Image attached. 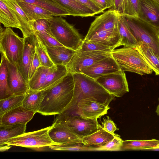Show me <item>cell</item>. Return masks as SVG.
I'll return each mask as SVG.
<instances>
[{"label": "cell", "instance_id": "obj_13", "mask_svg": "<svg viewBox=\"0 0 159 159\" xmlns=\"http://www.w3.org/2000/svg\"><path fill=\"white\" fill-rule=\"evenodd\" d=\"M121 70L116 61L111 56L95 63L85 69L82 73L96 80L104 75Z\"/></svg>", "mask_w": 159, "mask_h": 159}, {"label": "cell", "instance_id": "obj_22", "mask_svg": "<svg viewBox=\"0 0 159 159\" xmlns=\"http://www.w3.org/2000/svg\"><path fill=\"white\" fill-rule=\"evenodd\" d=\"M16 0L33 24L34 21L38 20L49 18L55 16L51 12L38 6L19 0Z\"/></svg>", "mask_w": 159, "mask_h": 159}, {"label": "cell", "instance_id": "obj_4", "mask_svg": "<svg viewBox=\"0 0 159 159\" xmlns=\"http://www.w3.org/2000/svg\"><path fill=\"white\" fill-rule=\"evenodd\" d=\"M54 38L64 46L77 51L80 48L83 40L74 26L62 16L47 18Z\"/></svg>", "mask_w": 159, "mask_h": 159}, {"label": "cell", "instance_id": "obj_39", "mask_svg": "<svg viewBox=\"0 0 159 159\" xmlns=\"http://www.w3.org/2000/svg\"><path fill=\"white\" fill-rule=\"evenodd\" d=\"M123 140L119 135L105 145L95 147V151H121Z\"/></svg>", "mask_w": 159, "mask_h": 159}, {"label": "cell", "instance_id": "obj_14", "mask_svg": "<svg viewBox=\"0 0 159 159\" xmlns=\"http://www.w3.org/2000/svg\"><path fill=\"white\" fill-rule=\"evenodd\" d=\"M48 134L52 141L59 144L81 143L82 139L59 122L53 123Z\"/></svg>", "mask_w": 159, "mask_h": 159}, {"label": "cell", "instance_id": "obj_38", "mask_svg": "<svg viewBox=\"0 0 159 159\" xmlns=\"http://www.w3.org/2000/svg\"><path fill=\"white\" fill-rule=\"evenodd\" d=\"M49 148L59 151H95V147L84 145L81 143L51 145Z\"/></svg>", "mask_w": 159, "mask_h": 159}, {"label": "cell", "instance_id": "obj_44", "mask_svg": "<svg viewBox=\"0 0 159 159\" xmlns=\"http://www.w3.org/2000/svg\"><path fill=\"white\" fill-rule=\"evenodd\" d=\"M40 66V61L36 52L33 56L30 67L29 73V80L32 77Z\"/></svg>", "mask_w": 159, "mask_h": 159}, {"label": "cell", "instance_id": "obj_30", "mask_svg": "<svg viewBox=\"0 0 159 159\" xmlns=\"http://www.w3.org/2000/svg\"><path fill=\"white\" fill-rule=\"evenodd\" d=\"M159 140L154 139L142 140H123L121 151L153 149L157 148Z\"/></svg>", "mask_w": 159, "mask_h": 159}, {"label": "cell", "instance_id": "obj_33", "mask_svg": "<svg viewBox=\"0 0 159 159\" xmlns=\"http://www.w3.org/2000/svg\"><path fill=\"white\" fill-rule=\"evenodd\" d=\"M33 4L49 11L56 16H70L65 9L52 0H19Z\"/></svg>", "mask_w": 159, "mask_h": 159}, {"label": "cell", "instance_id": "obj_24", "mask_svg": "<svg viewBox=\"0 0 159 159\" xmlns=\"http://www.w3.org/2000/svg\"><path fill=\"white\" fill-rule=\"evenodd\" d=\"M65 9L70 16H91L93 11L76 0H52Z\"/></svg>", "mask_w": 159, "mask_h": 159}, {"label": "cell", "instance_id": "obj_37", "mask_svg": "<svg viewBox=\"0 0 159 159\" xmlns=\"http://www.w3.org/2000/svg\"><path fill=\"white\" fill-rule=\"evenodd\" d=\"M36 52L41 63V66L51 67L54 65L52 61L47 52L46 47L44 45L40 39L35 34Z\"/></svg>", "mask_w": 159, "mask_h": 159}, {"label": "cell", "instance_id": "obj_8", "mask_svg": "<svg viewBox=\"0 0 159 159\" xmlns=\"http://www.w3.org/2000/svg\"><path fill=\"white\" fill-rule=\"evenodd\" d=\"M111 51H84L80 48L76 51L66 66L68 73H82L87 68L97 61L112 56Z\"/></svg>", "mask_w": 159, "mask_h": 159}, {"label": "cell", "instance_id": "obj_35", "mask_svg": "<svg viewBox=\"0 0 159 159\" xmlns=\"http://www.w3.org/2000/svg\"><path fill=\"white\" fill-rule=\"evenodd\" d=\"M50 68L41 66L37 69L32 77L29 80V89L40 90L43 85Z\"/></svg>", "mask_w": 159, "mask_h": 159}, {"label": "cell", "instance_id": "obj_5", "mask_svg": "<svg viewBox=\"0 0 159 159\" xmlns=\"http://www.w3.org/2000/svg\"><path fill=\"white\" fill-rule=\"evenodd\" d=\"M123 16L138 43L142 42L146 44L159 59V29L138 17Z\"/></svg>", "mask_w": 159, "mask_h": 159}, {"label": "cell", "instance_id": "obj_21", "mask_svg": "<svg viewBox=\"0 0 159 159\" xmlns=\"http://www.w3.org/2000/svg\"><path fill=\"white\" fill-rule=\"evenodd\" d=\"M120 40L117 27L97 34L86 41L107 46L114 50L120 46Z\"/></svg>", "mask_w": 159, "mask_h": 159}, {"label": "cell", "instance_id": "obj_51", "mask_svg": "<svg viewBox=\"0 0 159 159\" xmlns=\"http://www.w3.org/2000/svg\"><path fill=\"white\" fill-rule=\"evenodd\" d=\"M159 148V144H158V146L157 147V148ZM155 149H156V148H155Z\"/></svg>", "mask_w": 159, "mask_h": 159}, {"label": "cell", "instance_id": "obj_9", "mask_svg": "<svg viewBox=\"0 0 159 159\" xmlns=\"http://www.w3.org/2000/svg\"><path fill=\"white\" fill-rule=\"evenodd\" d=\"M58 122L68 127L81 139L97 131L99 126L97 119L84 118L78 115L55 119L53 123Z\"/></svg>", "mask_w": 159, "mask_h": 159}, {"label": "cell", "instance_id": "obj_32", "mask_svg": "<svg viewBox=\"0 0 159 159\" xmlns=\"http://www.w3.org/2000/svg\"><path fill=\"white\" fill-rule=\"evenodd\" d=\"M8 66L7 60L1 55L0 66V100L13 96L8 85Z\"/></svg>", "mask_w": 159, "mask_h": 159}, {"label": "cell", "instance_id": "obj_15", "mask_svg": "<svg viewBox=\"0 0 159 159\" xmlns=\"http://www.w3.org/2000/svg\"><path fill=\"white\" fill-rule=\"evenodd\" d=\"M24 38L23 51L19 64L17 67L28 83L30 67L33 56L36 52V36L34 34Z\"/></svg>", "mask_w": 159, "mask_h": 159}, {"label": "cell", "instance_id": "obj_3", "mask_svg": "<svg viewBox=\"0 0 159 159\" xmlns=\"http://www.w3.org/2000/svg\"><path fill=\"white\" fill-rule=\"evenodd\" d=\"M111 55L121 70L134 73L140 75L151 74L152 70L142 55L136 48H123L114 49Z\"/></svg>", "mask_w": 159, "mask_h": 159}, {"label": "cell", "instance_id": "obj_26", "mask_svg": "<svg viewBox=\"0 0 159 159\" xmlns=\"http://www.w3.org/2000/svg\"><path fill=\"white\" fill-rule=\"evenodd\" d=\"M26 129L25 124L7 125L0 123V146L5 144L10 139L25 133Z\"/></svg>", "mask_w": 159, "mask_h": 159}, {"label": "cell", "instance_id": "obj_50", "mask_svg": "<svg viewBox=\"0 0 159 159\" xmlns=\"http://www.w3.org/2000/svg\"><path fill=\"white\" fill-rule=\"evenodd\" d=\"M154 0L159 4V0Z\"/></svg>", "mask_w": 159, "mask_h": 159}, {"label": "cell", "instance_id": "obj_48", "mask_svg": "<svg viewBox=\"0 0 159 159\" xmlns=\"http://www.w3.org/2000/svg\"><path fill=\"white\" fill-rule=\"evenodd\" d=\"M11 146L8 144H5L0 146V150L1 152H4L9 149L11 148Z\"/></svg>", "mask_w": 159, "mask_h": 159}, {"label": "cell", "instance_id": "obj_20", "mask_svg": "<svg viewBox=\"0 0 159 159\" xmlns=\"http://www.w3.org/2000/svg\"><path fill=\"white\" fill-rule=\"evenodd\" d=\"M118 135L108 132L99 124V128L97 131L82 138L81 143L84 145L100 147L105 145Z\"/></svg>", "mask_w": 159, "mask_h": 159}, {"label": "cell", "instance_id": "obj_18", "mask_svg": "<svg viewBox=\"0 0 159 159\" xmlns=\"http://www.w3.org/2000/svg\"><path fill=\"white\" fill-rule=\"evenodd\" d=\"M35 113L20 105L7 111L0 116V123L7 125H26Z\"/></svg>", "mask_w": 159, "mask_h": 159}, {"label": "cell", "instance_id": "obj_17", "mask_svg": "<svg viewBox=\"0 0 159 159\" xmlns=\"http://www.w3.org/2000/svg\"><path fill=\"white\" fill-rule=\"evenodd\" d=\"M138 17L159 29V4L154 0H139Z\"/></svg>", "mask_w": 159, "mask_h": 159}, {"label": "cell", "instance_id": "obj_2", "mask_svg": "<svg viewBox=\"0 0 159 159\" xmlns=\"http://www.w3.org/2000/svg\"><path fill=\"white\" fill-rule=\"evenodd\" d=\"M74 87L73 74L68 73L59 82L44 90L38 112L44 116L61 114L72 99Z\"/></svg>", "mask_w": 159, "mask_h": 159}, {"label": "cell", "instance_id": "obj_47", "mask_svg": "<svg viewBox=\"0 0 159 159\" xmlns=\"http://www.w3.org/2000/svg\"><path fill=\"white\" fill-rule=\"evenodd\" d=\"M103 11L108 8L107 0H91Z\"/></svg>", "mask_w": 159, "mask_h": 159}, {"label": "cell", "instance_id": "obj_31", "mask_svg": "<svg viewBox=\"0 0 159 159\" xmlns=\"http://www.w3.org/2000/svg\"><path fill=\"white\" fill-rule=\"evenodd\" d=\"M43 93L44 90L29 89L25 94L22 105L29 110L38 112Z\"/></svg>", "mask_w": 159, "mask_h": 159}, {"label": "cell", "instance_id": "obj_7", "mask_svg": "<svg viewBox=\"0 0 159 159\" xmlns=\"http://www.w3.org/2000/svg\"><path fill=\"white\" fill-rule=\"evenodd\" d=\"M49 126L38 130L25 133L11 138L5 144L25 148H39L59 144L52 140L48 134Z\"/></svg>", "mask_w": 159, "mask_h": 159}, {"label": "cell", "instance_id": "obj_41", "mask_svg": "<svg viewBox=\"0 0 159 159\" xmlns=\"http://www.w3.org/2000/svg\"><path fill=\"white\" fill-rule=\"evenodd\" d=\"M34 34L39 37L46 47L64 46L53 37L46 33L35 32Z\"/></svg>", "mask_w": 159, "mask_h": 159}, {"label": "cell", "instance_id": "obj_6", "mask_svg": "<svg viewBox=\"0 0 159 159\" xmlns=\"http://www.w3.org/2000/svg\"><path fill=\"white\" fill-rule=\"evenodd\" d=\"M25 44V39L19 37L10 27L1 26L0 51L6 59L17 67L20 60Z\"/></svg>", "mask_w": 159, "mask_h": 159}, {"label": "cell", "instance_id": "obj_34", "mask_svg": "<svg viewBox=\"0 0 159 159\" xmlns=\"http://www.w3.org/2000/svg\"><path fill=\"white\" fill-rule=\"evenodd\" d=\"M108 8L112 9L120 15L136 17L129 0H107Z\"/></svg>", "mask_w": 159, "mask_h": 159}, {"label": "cell", "instance_id": "obj_43", "mask_svg": "<svg viewBox=\"0 0 159 159\" xmlns=\"http://www.w3.org/2000/svg\"><path fill=\"white\" fill-rule=\"evenodd\" d=\"M101 125L103 129L112 134H115L114 132L119 129L109 116H107L106 118H103V121L101 122Z\"/></svg>", "mask_w": 159, "mask_h": 159}, {"label": "cell", "instance_id": "obj_29", "mask_svg": "<svg viewBox=\"0 0 159 159\" xmlns=\"http://www.w3.org/2000/svg\"><path fill=\"white\" fill-rule=\"evenodd\" d=\"M0 22L5 27L20 29V24L15 13L3 0H0Z\"/></svg>", "mask_w": 159, "mask_h": 159}, {"label": "cell", "instance_id": "obj_23", "mask_svg": "<svg viewBox=\"0 0 159 159\" xmlns=\"http://www.w3.org/2000/svg\"><path fill=\"white\" fill-rule=\"evenodd\" d=\"M46 48L52 61L56 65L66 66L76 52V51L65 46Z\"/></svg>", "mask_w": 159, "mask_h": 159}, {"label": "cell", "instance_id": "obj_16", "mask_svg": "<svg viewBox=\"0 0 159 159\" xmlns=\"http://www.w3.org/2000/svg\"><path fill=\"white\" fill-rule=\"evenodd\" d=\"M7 61L8 66V83L13 95L25 94L29 89L28 83L17 67Z\"/></svg>", "mask_w": 159, "mask_h": 159}, {"label": "cell", "instance_id": "obj_49", "mask_svg": "<svg viewBox=\"0 0 159 159\" xmlns=\"http://www.w3.org/2000/svg\"><path fill=\"white\" fill-rule=\"evenodd\" d=\"M159 103L157 107V108L156 110V113L157 115L159 116V98L158 99Z\"/></svg>", "mask_w": 159, "mask_h": 159}, {"label": "cell", "instance_id": "obj_1", "mask_svg": "<svg viewBox=\"0 0 159 159\" xmlns=\"http://www.w3.org/2000/svg\"><path fill=\"white\" fill-rule=\"evenodd\" d=\"M74 87L72 99L59 117L66 116L74 110L77 104L83 101H92L109 106L115 96L110 94L95 80L82 73L73 74Z\"/></svg>", "mask_w": 159, "mask_h": 159}, {"label": "cell", "instance_id": "obj_12", "mask_svg": "<svg viewBox=\"0 0 159 159\" xmlns=\"http://www.w3.org/2000/svg\"><path fill=\"white\" fill-rule=\"evenodd\" d=\"M109 106L92 101L79 102L73 111L61 118L73 115H78L84 118L98 119L107 113Z\"/></svg>", "mask_w": 159, "mask_h": 159}, {"label": "cell", "instance_id": "obj_46", "mask_svg": "<svg viewBox=\"0 0 159 159\" xmlns=\"http://www.w3.org/2000/svg\"><path fill=\"white\" fill-rule=\"evenodd\" d=\"M132 10L136 17H138L139 8V0H129Z\"/></svg>", "mask_w": 159, "mask_h": 159}, {"label": "cell", "instance_id": "obj_27", "mask_svg": "<svg viewBox=\"0 0 159 159\" xmlns=\"http://www.w3.org/2000/svg\"><path fill=\"white\" fill-rule=\"evenodd\" d=\"M142 55L146 62L154 71L159 75V59L153 50L146 44L139 42L136 47Z\"/></svg>", "mask_w": 159, "mask_h": 159}, {"label": "cell", "instance_id": "obj_19", "mask_svg": "<svg viewBox=\"0 0 159 159\" xmlns=\"http://www.w3.org/2000/svg\"><path fill=\"white\" fill-rule=\"evenodd\" d=\"M14 11L19 22L20 30L23 37L29 36L34 34L33 24L29 20L26 15L19 6L16 0H3Z\"/></svg>", "mask_w": 159, "mask_h": 159}, {"label": "cell", "instance_id": "obj_40", "mask_svg": "<svg viewBox=\"0 0 159 159\" xmlns=\"http://www.w3.org/2000/svg\"><path fill=\"white\" fill-rule=\"evenodd\" d=\"M80 48L84 51H112L113 50L108 46L84 40Z\"/></svg>", "mask_w": 159, "mask_h": 159}, {"label": "cell", "instance_id": "obj_10", "mask_svg": "<svg viewBox=\"0 0 159 159\" xmlns=\"http://www.w3.org/2000/svg\"><path fill=\"white\" fill-rule=\"evenodd\" d=\"M110 94L121 97L129 92L128 83L125 71H118L104 75L96 80Z\"/></svg>", "mask_w": 159, "mask_h": 159}, {"label": "cell", "instance_id": "obj_45", "mask_svg": "<svg viewBox=\"0 0 159 159\" xmlns=\"http://www.w3.org/2000/svg\"><path fill=\"white\" fill-rule=\"evenodd\" d=\"M81 4L90 9L96 14L103 12L101 9L99 8L91 0H76Z\"/></svg>", "mask_w": 159, "mask_h": 159}, {"label": "cell", "instance_id": "obj_28", "mask_svg": "<svg viewBox=\"0 0 159 159\" xmlns=\"http://www.w3.org/2000/svg\"><path fill=\"white\" fill-rule=\"evenodd\" d=\"M118 29L121 39L120 46L136 48L138 43L130 32L123 16L119 15Z\"/></svg>", "mask_w": 159, "mask_h": 159}, {"label": "cell", "instance_id": "obj_25", "mask_svg": "<svg viewBox=\"0 0 159 159\" xmlns=\"http://www.w3.org/2000/svg\"><path fill=\"white\" fill-rule=\"evenodd\" d=\"M68 74L66 66L54 65L50 68L45 82L40 90L48 89L59 82Z\"/></svg>", "mask_w": 159, "mask_h": 159}, {"label": "cell", "instance_id": "obj_36", "mask_svg": "<svg viewBox=\"0 0 159 159\" xmlns=\"http://www.w3.org/2000/svg\"><path fill=\"white\" fill-rule=\"evenodd\" d=\"M25 94L13 95L9 98L0 100V116L7 111L22 105Z\"/></svg>", "mask_w": 159, "mask_h": 159}, {"label": "cell", "instance_id": "obj_11", "mask_svg": "<svg viewBox=\"0 0 159 159\" xmlns=\"http://www.w3.org/2000/svg\"><path fill=\"white\" fill-rule=\"evenodd\" d=\"M119 15L112 9L98 16L91 23L84 39L89 40L94 35L118 27Z\"/></svg>", "mask_w": 159, "mask_h": 159}, {"label": "cell", "instance_id": "obj_42", "mask_svg": "<svg viewBox=\"0 0 159 159\" xmlns=\"http://www.w3.org/2000/svg\"><path fill=\"white\" fill-rule=\"evenodd\" d=\"M33 27L34 33L35 32H45L53 37L47 18L35 20L33 23Z\"/></svg>", "mask_w": 159, "mask_h": 159}]
</instances>
